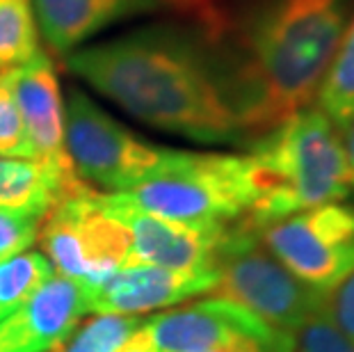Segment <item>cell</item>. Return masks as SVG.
<instances>
[{
    "instance_id": "6da1fadb",
    "label": "cell",
    "mask_w": 354,
    "mask_h": 352,
    "mask_svg": "<svg viewBox=\"0 0 354 352\" xmlns=\"http://www.w3.org/2000/svg\"><path fill=\"white\" fill-rule=\"evenodd\" d=\"M64 66L151 129L199 145L245 140L220 55L183 30L156 26L85 44Z\"/></svg>"
},
{
    "instance_id": "7a4b0ae2",
    "label": "cell",
    "mask_w": 354,
    "mask_h": 352,
    "mask_svg": "<svg viewBox=\"0 0 354 352\" xmlns=\"http://www.w3.org/2000/svg\"><path fill=\"white\" fill-rule=\"evenodd\" d=\"M354 14V0H256L220 53L245 140L311 106Z\"/></svg>"
},
{
    "instance_id": "3957f363",
    "label": "cell",
    "mask_w": 354,
    "mask_h": 352,
    "mask_svg": "<svg viewBox=\"0 0 354 352\" xmlns=\"http://www.w3.org/2000/svg\"><path fill=\"white\" fill-rule=\"evenodd\" d=\"M256 201L245 217L254 229L306 208L343 201L352 172L343 133L320 108H304L250 142Z\"/></svg>"
},
{
    "instance_id": "277c9868",
    "label": "cell",
    "mask_w": 354,
    "mask_h": 352,
    "mask_svg": "<svg viewBox=\"0 0 354 352\" xmlns=\"http://www.w3.org/2000/svg\"><path fill=\"white\" fill-rule=\"evenodd\" d=\"M110 194L128 208L167 220L233 224L250 215L259 188L250 154L167 149L151 176Z\"/></svg>"
},
{
    "instance_id": "5b68a950",
    "label": "cell",
    "mask_w": 354,
    "mask_h": 352,
    "mask_svg": "<svg viewBox=\"0 0 354 352\" xmlns=\"http://www.w3.org/2000/svg\"><path fill=\"white\" fill-rule=\"evenodd\" d=\"M215 297L231 299L266 323L295 334L306 320L327 311V299L290 275L263 247L259 229L247 220L231 224L220 257L215 261Z\"/></svg>"
},
{
    "instance_id": "8992f818",
    "label": "cell",
    "mask_w": 354,
    "mask_h": 352,
    "mask_svg": "<svg viewBox=\"0 0 354 352\" xmlns=\"http://www.w3.org/2000/svg\"><path fill=\"white\" fill-rule=\"evenodd\" d=\"M64 142L80 181L108 192L140 185L167 154L131 133L78 87L64 96Z\"/></svg>"
},
{
    "instance_id": "52a82bcc",
    "label": "cell",
    "mask_w": 354,
    "mask_h": 352,
    "mask_svg": "<svg viewBox=\"0 0 354 352\" xmlns=\"http://www.w3.org/2000/svg\"><path fill=\"white\" fill-rule=\"evenodd\" d=\"M37 241L57 275L82 284L105 279L131 254V231L89 188L59 199L44 215Z\"/></svg>"
},
{
    "instance_id": "ba28073f",
    "label": "cell",
    "mask_w": 354,
    "mask_h": 352,
    "mask_svg": "<svg viewBox=\"0 0 354 352\" xmlns=\"http://www.w3.org/2000/svg\"><path fill=\"white\" fill-rule=\"evenodd\" d=\"M259 238L286 270L325 297L354 270V206L343 201L270 222Z\"/></svg>"
},
{
    "instance_id": "9c48e42d",
    "label": "cell",
    "mask_w": 354,
    "mask_h": 352,
    "mask_svg": "<svg viewBox=\"0 0 354 352\" xmlns=\"http://www.w3.org/2000/svg\"><path fill=\"white\" fill-rule=\"evenodd\" d=\"M156 352H292V336L231 299H199L142 320Z\"/></svg>"
},
{
    "instance_id": "30bf717a",
    "label": "cell",
    "mask_w": 354,
    "mask_h": 352,
    "mask_svg": "<svg viewBox=\"0 0 354 352\" xmlns=\"http://www.w3.org/2000/svg\"><path fill=\"white\" fill-rule=\"evenodd\" d=\"M24 117L30 160L55 176L69 194L87 188L80 181L64 142V96L46 50L19 69L7 71Z\"/></svg>"
},
{
    "instance_id": "8fae6325",
    "label": "cell",
    "mask_w": 354,
    "mask_h": 352,
    "mask_svg": "<svg viewBox=\"0 0 354 352\" xmlns=\"http://www.w3.org/2000/svg\"><path fill=\"white\" fill-rule=\"evenodd\" d=\"M108 211L131 231L126 266H160L169 270H215V261L227 241L231 224H194L158 217L128 208L101 192ZM124 266V268H126Z\"/></svg>"
},
{
    "instance_id": "7c38bea8",
    "label": "cell",
    "mask_w": 354,
    "mask_h": 352,
    "mask_svg": "<svg viewBox=\"0 0 354 352\" xmlns=\"http://www.w3.org/2000/svg\"><path fill=\"white\" fill-rule=\"evenodd\" d=\"M215 270H169L160 266H126L96 284H85L89 311L140 313L162 311L203 293H213Z\"/></svg>"
},
{
    "instance_id": "4fadbf2b",
    "label": "cell",
    "mask_w": 354,
    "mask_h": 352,
    "mask_svg": "<svg viewBox=\"0 0 354 352\" xmlns=\"http://www.w3.org/2000/svg\"><path fill=\"white\" fill-rule=\"evenodd\" d=\"M89 313L82 281L53 275L10 316L0 320V352H50L76 332Z\"/></svg>"
},
{
    "instance_id": "5bb4252c",
    "label": "cell",
    "mask_w": 354,
    "mask_h": 352,
    "mask_svg": "<svg viewBox=\"0 0 354 352\" xmlns=\"http://www.w3.org/2000/svg\"><path fill=\"white\" fill-rule=\"evenodd\" d=\"M41 39L57 55L82 48L126 19L153 14L167 0H32Z\"/></svg>"
},
{
    "instance_id": "9a60e30c",
    "label": "cell",
    "mask_w": 354,
    "mask_h": 352,
    "mask_svg": "<svg viewBox=\"0 0 354 352\" xmlns=\"http://www.w3.org/2000/svg\"><path fill=\"white\" fill-rule=\"evenodd\" d=\"M69 197L62 183L41 165L26 158H0V208L46 215L59 199Z\"/></svg>"
},
{
    "instance_id": "2e32d148",
    "label": "cell",
    "mask_w": 354,
    "mask_h": 352,
    "mask_svg": "<svg viewBox=\"0 0 354 352\" xmlns=\"http://www.w3.org/2000/svg\"><path fill=\"white\" fill-rule=\"evenodd\" d=\"M41 50L32 0H0V73L28 64Z\"/></svg>"
},
{
    "instance_id": "e0dca14e",
    "label": "cell",
    "mask_w": 354,
    "mask_h": 352,
    "mask_svg": "<svg viewBox=\"0 0 354 352\" xmlns=\"http://www.w3.org/2000/svg\"><path fill=\"white\" fill-rule=\"evenodd\" d=\"M315 99L338 131H348L354 119V14Z\"/></svg>"
},
{
    "instance_id": "ac0fdd59",
    "label": "cell",
    "mask_w": 354,
    "mask_h": 352,
    "mask_svg": "<svg viewBox=\"0 0 354 352\" xmlns=\"http://www.w3.org/2000/svg\"><path fill=\"white\" fill-rule=\"evenodd\" d=\"M55 275L41 252H21L0 263V320L26 302L37 288Z\"/></svg>"
},
{
    "instance_id": "d6986e66",
    "label": "cell",
    "mask_w": 354,
    "mask_h": 352,
    "mask_svg": "<svg viewBox=\"0 0 354 352\" xmlns=\"http://www.w3.org/2000/svg\"><path fill=\"white\" fill-rule=\"evenodd\" d=\"M142 316H124V313H99L85 327L73 332L62 346L50 352H117L126 339L142 325Z\"/></svg>"
},
{
    "instance_id": "ffe728a7",
    "label": "cell",
    "mask_w": 354,
    "mask_h": 352,
    "mask_svg": "<svg viewBox=\"0 0 354 352\" xmlns=\"http://www.w3.org/2000/svg\"><path fill=\"white\" fill-rule=\"evenodd\" d=\"M0 158L30 160L24 117H21L17 96H14L12 80L7 71L0 73Z\"/></svg>"
},
{
    "instance_id": "44dd1931",
    "label": "cell",
    "mask_w": 354,
    "mask_h": 352,
    "mask_svg": "<svg viewBox=\"0 0 354 352\" xmlns=\"http://www.w3.org/2000/svg\"><path fill=\"white\" fill-rule=\"evenodd\" d=\"M292 352H354V343L322 311L292 334Z\"/></svg>"
},
{
    "instance_id": "7402d4cb",
    "label": "cell",
    "mask_w": 354,
    "mask_h": 352,
    "mask_svg": "<svg viewBox=\"0 0 354 352\" xmlns=\"http://www.w3.org/2000/svg\"><path fill=\"white\" fill-rule=\"evenodd\" d=\"M41 215L3 211L0 208V263L21 252H28L37 243Z\"/></svg>"
},
{
    "instance_id": "603a6c76",
    "label": "cell",
    "mask_w": 354,
    "mask_h": 352,
    "mask_svg": "<svg viewBox=\"0 0 354 352\" xmlns=\"http://www.w3.org/2000/svg\"><path fill=\"white\" fill-rule=\"evenodd\" d=\"M327 313L334 325L354 343V270L329 295Z\"/></svg>"
},
{
    "instance_id": "cb8c5ba5",
    "label": "cell",
    "mask_w": 354,
    "mask_h": 352,
    "mask_svg": "<svg viewBox=\"0 0 354 352\" xmlns=\"http://www.w3.org/2000/svg\"><path fill=\"white\" fill-rule=\"evenodd\" d=\"M117 352H156V350L151 346V341L147 339V334L142 332V325H140L138 329H135V334L131 336V339H126Z\"/></svg>"
},
{
    "instance_id": "d4e9b609",
    "label": "cell",
    "mask_w": 354,
    "mask_h": 352,
    "mask_svg": "<svg viewBox=\"0 0 354 352\" xmlns=\"http://www.w3.org/2000/svg\"><path fill=\"white\" fill-rule=\"evenodd\" d=\"M343 142H345V154H348V163H350V172H352V185H354V119L348 126V131L343 133Z\"/></svg>"
},
{
    "instance_id": "484cf974",
    "label": "cell",
    "mask_w": 354,
    "mask_h": 352,
    "mask_svg": "<svg viewBox=\"0 0 354 352\" xmlns=\"http://www.w3.org/2000/svg\"><path fill=\"white\" fill-rule=\"evenodd\" d=\"M192 3H201V0H192Z\"/></svg>"
}]
</instances>
